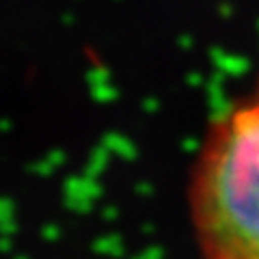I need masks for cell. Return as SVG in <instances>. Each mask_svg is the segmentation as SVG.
<instances>
[{
  "instance_id": "6da1fadb",
  "label": "cell",
  "mask_w": 259,
  "mask_h": 259,
  "mask_svg": "<svg viewBox=\"0 0 259 259\" xmlns=\"http://www.w3.org/2000/svg\"><path fill=\"white\" fill-rule=\"evenodd\" d=\"M190 216L203 259H259V91L209 127Z\"/></svg>"
}]
</instances>
